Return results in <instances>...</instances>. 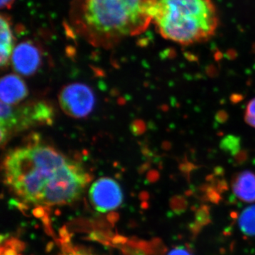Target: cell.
Instances as JSON below:
<instances>
[{
	"label": "cell",
	"instance_id": "cell-2",
	"mask_svg": "<svg viewBox=\"0 0 255 255\" xmlns=\"http://www.w3.org/2000/svg\"><path fill=\"white\" fill-rule=\"evenodd\" d=\"M68 159L55 147L33 141L6 155L4 182L23 204L41 207L47 188Z\"/></svg>",
	"mask_w": 255,
	"mask_h": 255
},
{
	"label": "cell",
	"instance_id": "cell-11",
	"mask_svg": "<svg viewBox=\"0 0 255 255\" xmlns=\"http://www.w3.org/2000/svg\"><path fill=\"white\" fill-rule=\"evenodd\" d=\"M241 231L248 236H255V205L247 208L239 218Z\"/></svg>",
	"mask_w": 255,
	"mask_h": 255
},
{
	"label": "cell",
	"instance_id": "cell-8",
	"mask_svg": "<svg viewBox=\"0 0 255 255\" xmlns=\"http://www.w3.org/2000/svg\"><path fill=\"white\" fill-rule=\"evenodd\" d=\"M27 95V87L18 75L9 74L1 78L0 83L1 102L15 105L24 100Z\"/></svg>",
	"mask_w": 255,
	"mask_h": 255
},
{
	"label": "cell",
	"instance_id": "cell-1",
	"mask_svg": "<svg viewBox=\"0 0 255 255\" xmlns=\"http://www.w3.org/2000/svg\"><path fill=\"white\" fill-rule=\"evenodd\" d=\"M155 0H72L74 30L95 46L110 48L140 34L152 23Z\"/></svg>",
	"mask_w": 255,
	"mask_h": 255
},
{
	"label": "cell",
	"instance_id": "cell-10",
	"mask_svg": "<svg viewBox=\"0 0 255 255\" xmlns=\"http://www.w3.org/2000/svg\"><path fill=\"white\" fill-rule=\"evenodd\" d=\"M1 43H0V63L1 68H4L9 63L10 58L14 50V38L8 18L1 16Z\"/></svg>",
	"mask_w": 255,
	"mask_h": 255
},
{
	"label": "cell",
	"instance_id": "cell-13",
	"mask_svg": "<svg viewBox=\"0 0 255 255\" xmlns=\"http://www.w3.org/2000/svg\"><path fill=\"white\" fill-rule=\"evenodd\" d=\"M59 255H95L91 252L78 248H68L63 250Z\"/></svg>",
	"mask_w": 255,
	"mask_h": 255
},
{
	"label": "cell",
	"instance_id": "cell-15",
	"mask_svg": "<svg viewBox=\"0 0 255 255\" xmlns=\"http://www.w3.org/2000/svg\"><path fill=\"white\" fill-rule=\"evenodd\" d=\"M15 0H0L1 2V8H6V9H10L12 6L13 3L14 2Z\"/></svg>",
	"mask_w": 255,
	"mask_h": 255
},
{
	"label": "cell",
	"instance_id": "cell-5",
	"mask_svg": "<svg viewBox=\"0 0 255 255\" xmlns=\"http://www.w3.org/2000/svg\"><path fill=\"white\" fill-rule=\"evenodd\" d=\"M59 103L63 112L70 117L85 118L93 110L95 97L90 87L74 83L63 87L60 92Z\"/></svg>",
	"mask_w": 255,
	"mask_h": 255
},
{
	"label": "cell",
	"instance_id": "cell-4",
	"mask_svg": "<svg viewBox=\"0 0 255 255\" xmlns=\"http://www.w3.org/2000/svg\"><path fill=\"white\" fill-rule=\"evenodd\" d=\"M0 110L1 146L6 144L11 134L36 126L51 125L55 117L53 107L43 101L16 107L1 102Z\"/></svg>",
	"mask_w": 255,
	"mask_h": 255
},
{
	"label": "cell",
	"instance_id": "cell-3",
	"mask_svg": "<svg viewBox=\"0 0 255 255\" xmlns=\"http://www.w3.org/2000/svg\"><path fill=\"white\" fill-rule=\"evenodd\" d=\"M151 16L161 36L183 46L211 39L219 25L212 0H155Z\"/></svg>",
	"mask_w": 255,
	"mask_h": 255
},
{
	"label": "cell",
	"instance_id": "cell-14",
	"mask_svg": "<svg viewBox=\"0 0 255 255\" xmlns=\"http://www.w3.org/2000/svg\"><path fill=\"white\" fill-rule=\"evenodd\" d=\"M167 255H191L189 251L182 248H177L172 250Z\"/></svg>",
	"mask_w": 255,
	"mask_h": 255
},
{
	"label": "cell",
	"instance_id": "cell-6",
	"mask_svg": "<svg viewBox=\"0 0 255 255\" xmlns=\"http://www.w3.org/2000/svg\"><path fill=\"white\" fill-rule=\"evenodd\" d=\"M89 196L95 209L102 213L118 209L124 199L119 183L110 177H102L94 182Z\"/></svg>",
	"mask_w": 255,
	"mask_h": 255
},
{
	"label": "cell",
	"instance_id": "cell-7",
	"mask_svg": "<svg viewBox=\"0 0 255 255\" xmlns=\"http://www.w3.org/2000/svg\"><path fill=\"white\" fill-rule=\"evenodd\" d=\"M39 48L33 42L23 41L15 47L11 55V64L16 73L30 76L38 71L41 65Z\"/></svg>",
	"mask_w": 255,
	"mask_h": 255
},
{
	"label": "cell",
	"instance_id": "cell-9",
	"mask_svg": "<svg viewBox=\"0 0 255 255\" xmlns=\"http://www.w3.org/2000/svg\"><path fill=\"white\" fill-rule=\"evenodd\" d=\"M233 191L238 199L245 202L255 201V174L251 171H244L235 177Z\"/></svg>",
	"mask_w": 255,
	"mask_h": 255
},
{
	"label": "cell",
	"instance_id": "cell-12",
	"mask_svg": "<svg viewBox=\"0 0 255 255\" xmlns=\"http://www.w3.org/2000/svg\"><path fill=\"white\" fill-rule=\"evenodd\" d=\"M245 121L248 125L255 128V98L252 100L247 106Z\"/></svg>",
	"mask_w": 255,
	"mask_h": 255
}]
</instances>
